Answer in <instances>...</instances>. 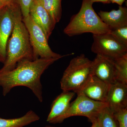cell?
<instances>
[{"label": "cell", "mask_w": 127, "mask_h": 127, "mask_svg": "<svg viewBox=\"0 0 127 127\" xmlns=\"http://www.w3.org/2000/svg\"><path fill=\"white\" fill-rule=\"evenodd\" d=\"M60 58H39L19 62L14 69L0 73V87L6 96L15 87L25 86L30 88L39 101L42 102L41 76L48 67Z\"/></svg>", "instance_id": "1"}, {"label": "cell", "mask_w": 127, "mask_h": 127, "mask_svg": "<svg viewBox=\"0 0 127 127\" xmlns=\"http://www.w3.org/2000/svg\"><path fill=\"white\" fill-rule=\"evenodd\" d=\"M14 27L7 42L6 57L0 73L11 70L24 60H34L29 33L17 2L13 5Z\"/></svg>", "instance_id": "2"}, {"label": "cell", "mask_w": 127, "mask_h": 127, "mask_svg": "<svg viewBox=\"0 0 127 127\" xmlns=\"http://www.w3.org/2000/svg\"><path fill=\"white\" fill-rule=\"evenodd\" d=\"M90 0H83L79 12L72 16L70 22L64 30V32L72 36L87 32L94 34L108 33L111 31L101 20L93 7Z\"/></svg>", "instance_id": "3"}, {"label": "cell", "mask_w": 127, "mask_h": 127, "mask_svg": "<svg viewBox=\"0 0 127 127\" xmlns=\"http://www.w3.org/2000/svg\"><path fill=\"white\" fill-rule=\"evenodd\" d=\"M92 61L82 54L71 59L61 81L63 91L79 93L92 76Z\"/></svg>", "instance_id": "4"}, {"label": "cell", "mask_w": 127, "mask_h": 127, "mask_svg": "<svg viewBox=\"0 0 127 127\" xmlns=\"http://www.w3.org/2000/svg\"><path fill=\"white\" fill-rule=\"evenodd\" d=\"M23 21L29 33L30 43L32 48L34 60L39 58H60L73 55L62 56L53 51L48 44L44 32L30 15L23 17Z\"/></svg>", "instance_id": "5"}, {"label": "cell", "mask_w": 127, "mask_h": 127, "mask_svg": "<svg viewBox=\"0 0 127 127\" xmlns=\"http://www.w3.org/2000/svg\"><path fill=\"white\" fill-rule=\"evenodd\" d=\"M77 95V97L71 103L67 111L53 124L61 123L66 119L75 116L87 117L91 122L96 118L100 111L107 106L106 102L92 100L82 93Z\"/></svg>", "instance_id": "6"}, {"label": "cell", "mask_w": 127, "mask_h": 127, "mask_svg": "<svg viewBox=\"0 0 127 127\" xmlns=\"http://www.w3.org/2000/svg\"><path fill=\"white\" fill-rule=\"evenodd\" d=\"M91 51L115 60L127 54V46L114 38L109 32L93 35Z\"/></svg>", "instance_id": "7"}, {"label": "cell", "mask_w": 127, "mask_h": 127, "mask_svg": "<svg viewBox=\"0 0 127 127\" xmlns=\"http://www.w3.org/2000/svg\"><path fill=\"white\" fill-rule=\"evenodd\" d=\"M14 4L5 6L0 11V62L3 63L6 58L7 42L14 27Z\"/></svg>", "instance_id": "8"}, {"label": "cell", "mask_w": 127, "mask_h": 127, "mask_svg": "<svg viewBox=\"0 0 127 127\" xmlns=\"http://www.w3.org/2000/svg\"><path fill=\"white\" fill-rule=\"evenodd\" d=\"M92 74L107 84L116 81V69L113 59L105 56L97 55L92 61Z\"/></svg>", "instance_id": "9"}, {"label": "cell", "mask_w": 127, "mask_h": 127, "mask_svg": "<svg viewBox=\"0 0 127 127\" xmlns=\"http://www.w3.org/2000/svg\"><path fill=\"white\" fill-rule=\"evenodd\" d=\"M106 102L113 114L127 108V84L117 81L110 84Z\"/></svg>", "instance_id": "10"}, {"label": "cell", "mask_w": 127, "mask_h": 127, "mask_svg": "<svg viewBox=\"0 0 127 127\" xmlns=\"http://www.w3.org/2000/svg\"><path fill=\"white\" fill-rule=\"evenodd\" d=\"M30 15L44 32L48 40L56 24L45 8L37 0H33Z\"/></svg>", "instance_id": "11"}, {"label": "cell", "mask_w": 127, "mask_h": 127, "mask_svg": "<svg viewBox=\"0 0 127 127\" xmlns=\"http://www.w3.org/2000/svg\"><path fill=\"white\" fill-rule=\"evenodd\" d=\"M110 86L92 76L78 94H83L92 100L106 102Z\"/></svg>", "instance_id": "12"}, {"label": "cell", "mask_w": 127, "mask_h": 127, "mask_svg": "<svg viewBox=\"0 0 127 127\" xmlns=\"http://www.w3.org/2000/svg\"><path fill=\"white\" fill-rule=\"evenodd\" d=\"M75 94L72 91H63L58 95L52 103L47 122L53 124L55 120L63 115L68 109Z\"/></svg>", "instance_id": "13"}, {"label": "cell", "mask_w": 127, "mask_h": 127, "mask_svg": "<svg viewBox=\"0 0 127 127\" xmlns=\"http://www.w3.org/2000/svg\"><path fill=\"white\" fill-rule=\"evenodd\" d=\"M98 15L101 20L111 30L127 26V8L119 6L118 10L111 11H100Z\"/></svg>", "instance_id": "14"}, {"label": "cell", "mask_w": 127, "mask_h": 127, "mask_svg": "<svg viewBox=\"0 0 127 127\" xmlns=\"http://www.w3.org/2000/svg\"><path fill=\"white\" fill-rule=\"evenodd\" d=\"M40 117L34 111H28L18 118L5 119L0 118V127H23L38 121Z\"/></svg>", "instance_id": "15"}, {"label": "cell", "mask_w": 127, "mask_h": 127, "mask_svg": "<svg viewBox=\"0 0 127 127\" xmlns=\"http://www.w3.org/2000/svg\"><path fill=\"white\" fill-rule=\"evenodd\" d=\"M42 5L55 24L60 21L62 17V0H37Z\"/></svg>", "instance_id": "16"}, {"label": "cell", "mask_w": 127, "mask_h": 127, "mask_svg": "<svg viewBox=\"0 0 127 127\" xmlns=\"http://www.w3.org/2000/svg\"><path fill=\"white\" fill-rule=\"evenodd\" d=\"M96 119L100 127H119L114 114L107 106L100 111Z\"/></svg>", "instance_id": "17"}, {"label": "cell", "mask_w": 127, "mask_h": 127, "mask_svg": "<svg viewBox=\"0 0 127 127\" xmlns=\"http://www.w3.org/2000/svg\"><path fill=\"white\" fill-rule=\"evenodd\" d=\"M114 61L116 69V81L127 84V54Z\"/></svg>", "instance_id": "18"}, {"label": "cell", "mask_w": 127, "mask_h": 127, "mask_svg": "<svg viewBox=\"0 0 127 127\" xmlns=\"http://www.w3.org/2000/svg\"><path fill=\"white\" fill-rule=\"evenodd\" d=\"M109 33L121 43L127 46V26L111 30Z\"/></svg>", "instance_id": "19"}, {"label": "cell", "mask_w": 127, "mask_h": 127, "mask_svg": "<svg viewBox=\"0 0 127 127\" xmlns=\"http://www.w3.org/2000/svg\"><path fill=\"white\" fill-rule=\"evenodd\" d=\"M118 122L119 127H127V108L114 113Z\"/></svg>", "instance_id": "20"}, {"label": "cell", "mask_w": 127, "mask_h": 127, "mask_svg": "<svg viewBox=\"0 0 127 127\" xmlns=\"http://www.w3.org/2000/svg\"><path fill=\"white\" fill-rule=\"evenodd\" d=\"M16 1L20 8L23 17L29 15L33 0H16Z\"/></svg>", "instance_id": "21"}, {"label": "cell", "mask_w": 127, "mask_h": 127, "mask_svg": "<svg viewBox=\"0 0 127 127\" xmlns=\"http://www.w3.org/2000/svg\"><path fill=\"white\" fill-rule=\"evenodd\" d=\"M0 2L4 6H10L17 2L16 0H0Z\"/></svg>", "instance_id": "22"}, {"label": "cell", "mask_w": 127, "mask_h": 127, "mask_svg": "<svg viewBox=\"0 0 127 127\" xmlns=\"http://www.w3.org/2000/svg\"><path fill=\"white\" fill-rule=\"evenodd\" d=\"M126 0H109L110 2L113 3H116L121 6Z\"/></svg>", "instance_id": "23"}, {"label": "cell", "mask_w": 127, "mask_h": 127, "mask_svg": "<svg viewBox=\"0 0 127 127\" xmlns=\"http://www.w3.org/2000/svg\"><path fill=\"white\" fill-rule=\"evenodd\" d=\"M90 0L93 3L94 2H101L104 4H109L111 2L109 0Z\"/></svg>", "instance_id": "24"}, {"label": "cell", "mask_w": 127, "mask_h": 127, "mask_svg": "<svg viewBox=\"0 0 127 127\" xmlns=\"http://www.w3.org/2000/svg\"><path fill=\"white\" fill-rule=\"evenodd\" d=\"M91 122L92 124V125L91 127H100V125L96 119L91 121Z\"/></svg>", "instance_id": "25"}, {"label": "cell", "mask_w": 127, "mask_h": 127, "mask_svg": "<svg viewBox=\"0 0 127 127\" xmlns=\"http://www.w3.org/2000/svg\"><path fill=\"white\" fill-rule=\"evenodd\" d=\"M4 5L2 3H1L0 2V11L4 7Z\"/></svg>", "instance_id": "26"}, {"label": "cell", "mask_w": 127, "mask_h": 127, "mask_svg": "<svg viewBox=\"0 0 127 127\" xmlns=\"http://www.w3.org/2000/svg\"><path fill=\"white\" fill-rule=\"evenodd\" d=\"M45 127H52V126H46Z\"/></svg>", "instance_id": "27"}]
</instances>
